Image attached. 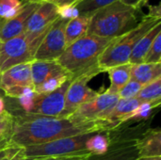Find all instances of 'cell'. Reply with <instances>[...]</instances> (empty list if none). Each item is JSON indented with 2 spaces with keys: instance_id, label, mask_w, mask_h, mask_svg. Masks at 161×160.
Here are the masks:
<instances>
[{
  "instance_id": "6da1fadb",
  "label": "cell",
  "mask_w": 161,
  "mask_h": 160,
  "mask_svg": "<svg viewBox=\"0 0 161 160\" xmlns=\"http://www.w3.org/2000/svg\"><path fill=\"white\" fill-rule=\"evenodd\" d=\"M12 127L6 137L10 146L25 148L76 135L111 129L106 121H78L71 117H45L25 112L9 113Z\"/></svg>"
},
{
  "instance_id": "7a4b0ae2",
  "label": "cell",
  "mask_w": 161,
  "mask_h": 160,
  "mask_svg": "<svg viewBox=\"0 0 161 160\" xmlns=\"http://www.w3.org/2000/svg\"><path fill=\"white\" fill-rule=\"evenodd\" d=\"M141 10L125 5L120 0L92 13L87 34L114 39L133 29L141 22Z\"/></svg>"
},
{
  "instance_id": "3957f363",
  "label": "cell",
  "mask_w": 161,
  "mask_h": 160,
  "mask_svg": "<svg viewBox=\"0 0 161 160\" xmlns=\"http://www.w3.org/2000/svg\"><path fill=\"white\" fill-rule=\"evenodd\" d=\"M112 40L87 34L66 47L57 61L71 74V78L79 76L100 68L99 57Z\"/></svg>"
},
{
  "instance_id": "277c9868",
  "label": "cell",
  "mask_w": 161,
  "mask_h": 160,
  "mask_svg": "<svg viewBox=\"0 0 161 160\" xmlns=\"http://www.w3.org/2000/svg\"><path fill=\"white\" fill-rule=\"evenodd\" d=\"M160 23V19L145 15L130 31L114 38L105 48L98 59V65L105 73L107 69L129 63L130 55L140 41L152 27Z\"/></svg>"
},
{
  "instance_id": "5b68a950",
  "label": "cell",
  "mask_w": 161,
  "mask_h": 160,
  "mask_svg": "<svg viewBox=\"0 0 161 160\" xmlns=\"http://www.w3.org/2000/svg\"><path fill=\"white\" fill-rule=\"evenodd\" d=\"M91 134L92 133L76 135L42 144L27 146L24 148V151L27 159L89 154L86 151V141L90 138Z\"/></svg>"
},
{
  "instance_id": "8992f818",
  "label": "cell",
  "mask_w": 161,
  "mask_h": 160,
  "mask_svg": "<svg viewBox=\"0 0 161 160\" xmlns=\"http://www.w3.org/2000/svg\"><path fill=\"white\" fill-rule=\"evenodd\" d=\"M101 73H104L103 70L101 68H96L79 76L71 78V83L65 96L64 108L59 117H70L79 107L87 102H90L98 95L99 91L91 89L88 86V83Z\"/></svg>"
},
{
  "instance_id": "52a82bcc",
  "label": "cell",
  "mask_w": 161,
  "mask_h": 160,
  "mask_svg": "<svg viewBox=\"0 0 161 160\" xmlns=\"http://www.w3.org/2000/svg\"><path fill=\"white\" fill-rule=\"evenodd\" d=\"M58 18V15L57 12V6L49 2L41 4L39 8L31 14L25 25L24 34L35 52L50 29L51 25Z\"/></svg>"
},
{
  "instance_id": "ba28073f",
  "label": "cell",
  "mask_w": 161,
  "mask_h": 160,
  "mask_svg": "<svg viewBox=\"0 0 161 160\" xmlns=\"http://www.w3.org/2000/svg\"><path fill=\"white\" fill-rule=\"evenodd\" d=\"M36 52L28 43L25 34L8 40L1 44L0 73L12 66L32 62Z\"/></svg>"
},
{
  "instance_id": "9c48e42d",
  "label": "cell",
  "mask_w": 161,
  "mask_h": 160,
  "mask_svg": "<svg viewBox=\"0 0 161 160\" xmlns=\"http://www.w3.org/2000/svg\"><path fill=\"white\" fill-rule=\"evenodd\" d=\"M68 20L58 18L38 47L34 60H57L66 48L65 26Z\"/></svg>"
},
{
  "instance_id": "30bf717a",
  "label": "cell",
  "mask_w": 161,
  "mask_h": 160,
  "mask_svg": "<svg viewBox=\"0 0 161 160\" xmlns=\"http://www.w3.org/2000/svg\"><path fill=\"white\" fill-rule=\"evenodd\" d=\"M71 78L67 80L60 88L49 93H37L32 110L28 114L45 116V117H59L63 111L65 104V96Z\"/></svg>"
},
{
  "instance_id": "8fae6325",
  "label": "cell",
  "mask_w": 161,
  "mask_h": 160,
  "mask_svg": "<svg viewBox=\"0 0 161 160\" xmlns=\"http://www.w3.org/2000/svg\"><path fill=\"white\" fill-rule=\"evenodd\" d=\"M120 100L118 94L107 91L99 92L98 95L79 107L70 117L78 121H100L106 112L110 110Z\"/></svg>"
},
{
  "instance_id": "7c38bea8",
  "label": "cell",
  "mask_w": 161,
  "mask_h": 160,
  "mask_svg": "<svg viewBox=\"0 0 161 160\" xmlns=\"http://www.w3.org/2000/svg\"><path fill=\"white\" fill-rule=\"evenodd\" d=\"M14 88L34 89L31 76V62L12 66L0 73V90L5 92Z\"/></svg>"
},
{
  "instance_id": "4fadbf2b",
  "label": "cell",
  "mask_w": 161,
  "mask_h": 160,
  "mask_svg": "<svg viewBox=\"0 0 161 160\" xmlns=\"http://www.w3.org/2000/svg\"><path fill=\"white\" fill-rule=\"evenodd\" d=\"M39 4L25 2L23 10L16 17L10 20H4L0 18V41L4 42L23 34L29 17L39 8Z\"/></svg>"
},
{
  "instance_id": "5bb4252c",
  "label": "cell",
  "mask_w": 161,
  "mask_h": 160,
  "mask_svg": "<svg viewBox=\"0 0 161 160\" xmlns=\"http://www.w3.org/2000/svg\"><path fill=\"white\" fill-rule=\"evenodd\" d=\"M142 103V102L137 98L120 99L118 103L110 110L106 112L100 120L108 122L112 129L113 127L126 122L131 114L134 112V110Z\"/></svg>"
},
{
  "instance_id": "9a60e30c",
  "label": "cell",
  "mask_w": 161,
  "mask_h": 160,
  "mask_svg": "<svg viewBox=\"0 0 161 160\" xmlns=\"http://www.w3.org/2000/svg\"><path fill=\"white\" fill-rule=\"evenodd\" d=\"M139 157H161L160 128H150L136 142Z\"/></svg>"
},
{
  "instance_id": "2e32d148",
  "label": "cell",
  "mask_w": 161,
  "mask_h": 160,
  "mask_svg": "<svg viewBox=\"0 0 161 160\" xmlns=\"http://www.w3.org/2000/svg\"><path fill=\"white\" fill-rule=\"evenodd\" d=\"M64 74L69 73L57 60H33L31 62V76L34 89L50 77Z\"/></svg>"
},
{
  "instance_id": "e0dca14e",
  "label": "cell",
  "mask_w": 161,
  "mask_h": 160,
  "mask_svg": "<svg viewBox=\"0 0 161 160\" xmlns=\"http://www.w3.org/2000/svg\"><path fill=\"white\" fill-rule=\"evenodd\" d=\"M139 151L136 143L109 145L108 150L104 155H90L84 160H137Z\"/></svg>"
},
{
  "instance_id": "ac0fdd59",
  "label": "cell",
  "mask_w": 161,
  "mask_h": 160,
  "mask_svg": "<svg viewBox=\"0 0 161 160\" xmlns=\"http://www.w3.org/2000/svg\"><path fill=\"white\" fill-rule=\"evenodd\" d=\"M161 33V22L157 24L154 27H152L145 35H143L140 41L135 45L129 58V63L132 65L142 63L144 60V58L149 51L154 40L156 37Z\"/></svg>"
},
{
  "instance_id": "d6986e66",
  "label": "cell",
  "mask_w": 161,
  "mask_h": 160,
  "mask_svg": "<svg viewBox=\"0 0 161 160\" xmlns=\"http://www.w3.org/2000/svg\"><path fill=\"white\" fill-rule=\"evenodd\" d=\"M132 66V64L126 63L107 69L105 73L108 74L110 86L106 91L111 94H118L122 88L131 79Z\"/></svg>"
},
{
  "instance_id": "ffe728a7",
  "label": "cell",
  "mask_w": 161,
  "mask_h": 160,
  "mask_svg": "<svg viewBox=\"0 0 161 160\" xmlns=\"http://www.w3.org/2000/svg\"><path fill=\"white\" fill-rule=\"evenodd\" d=\"M92 14L79 15L75 19L69 20L65 26V44L71 45L78 39L87 35Z\"/></svg>"
},
{
  "instance_id": "44dd1931",
  "label": "cell",
  "mask_w": 161,
  "mask_h": 160,
  "mask_svg": "<svg viewBox=\"0 0 161 160\" xmlns=\"http://www.w3.org/2000/svg\"><path fill=\"white\" fill-rule=\"evenodd\" d=\"M161 77V63H140L132 66L131 79L145 86Z\"/></svg>"
},
{
  "instance_id": "7402d4cb",
  "label": "cell",
  "mask_w": 161,
  "mask_h": 160,
  "mask_svg": "<svg viewBox=\"0 0 161 160\" xmlns=\"http://www.w3.org/2000/svg\"><path fill=\"white\" fill-rule=\"evenodd\" d=\"M109 141L107 131L92 133L86 141V151L93 156L104 155L108 152Z\"/></svg>"
},
{
  "instance_id": "603a6c76",
  "label": "cell",
  "mask_w": 161,
  "mask_h": 160,
  "mask_svg": "<svg viewBox=\"0 0 161 160\" xmlns=\"http://www.w3.org/2000/svg\"><path fill=\"white\" fill-rule=\"evenodd\" d=\"M136 98L142 102L161 103V77L143 86Z\"/></svg>"
},
{
  "instance_id": "cb8c5ba5",
  "label": "cell",
  "mask_w": 161,
  "mask_h": 160,
  "mask_svg": "<svg viewBox=\"0 0 161 160\" xmlns=\"http://www.w3.org/2000/svg\"><path fill=\"white\" fill-rule=\"evenodd\" d=\"M25 2L21 0H0V18L10 20L24 8Z\"/></svg>"
},
{
  "instance_id": "d4e9b609",
  "label": "cell",
  "mask_w": 161,
  "mask_h": 160,
  "mask_svg": "<svg viewBox=\"0 0 161 160\" xmlns=\"http://www.w3.org/2000/svg\"><path fill=\"white\" fill-rule=\"evenodd\" d=\"M70 78H71L70 74H58V75L52 76V77L46 79L45 81H43L39 86H37L34 89V91L37 93H49V92H52V91L58 90V88H60Z\"/></svg>"
},
{
  "instance_id": "484cf974",
  "label": "cell",
  "mask_w": 161,
  "mask_h": 160,
  "mask_svg": "<svg viewBox=\"0 0 161 160\" xmlns=\"http://www.w3.org/2000/svg\"><path fill=\"white\" fill-rule=\"evenodd\" d=\"M117 1L119 0H82L76 4V8L80 15L92 14L96 10Z\"/></svg>"
},
{
  "instance_id": "4316f807",
  "label": "cell",
  "mask_w": 161,
  "mask_h": 160,
  "mask_svg": "<svg viewBox=\"0 0 161 160\" xmlns=\"http://www.w3.org/2000/svg\"><path fill=\"white\" fill-rule=\"evenodd\" d=\"M0 160H27L24 148L6 145L0 148Z\"/></svg>"
},
{
  "instance_id": "83f0119b",
  "label": "cell",
  "mask_w": 161,
  "mask_h": 160,
  "mask_svg": "<svg viewBox=\"0 0 161 160\" xmlns=\"http://www.w3.org/2000/svg\"><path fill=\"white\" fill-rule=\"evenodd\" d=\"M143 62L161 63V33H159L154 40L149 51L144 58Z\"/></svg>"
},
{
  "instance_id": "f1b7e54d",
  "label": "cell",
  "mask_w": 161,
  "mask_h": 160,
  "mask_svg": "<svg viewBox=\"0 0 161 160\" xmlns=\"http://www.w3.org/2000/svg\"><path fill=\"white\" fill-rule=\"evenodd\" d=\"M142 85L139 82L130 79L119 91L118 95L120 99H133L136 98L141 90L142 89Z\"/></svg>"
},
{
  "instance_id": "f546056e",
  "label": "cell",
  "mask_w": 161,
  "mask_h": 160,
  "mask_svg": "<svg viewBox=\"0 0 161 160\" xmlns=\"http://www.w3.org/2000/svg\"><path fill=\"white\" fill-rule=\"evenodd\" d=\"M57 12L59 18L65 20H72L77 18L80 14L76 8V5H62L57 6Z\"/></svg>"
},
{
  "instance_id": "4dcf8cb0",
  "label": "cell",
  "mask_w": 161,
  "mask_h": 160,
  "mask_svg": "<svg viewBox=\"0 0 161 160\" xmlns=\"http://www.w3.org/2000/svg\"><path fill=\"white\" fill-rule=\"evenodd\" d=\"M12 123L13 118L8 111L0 115V139L8 136L12 127Z\"/></svg>"
},
{
  "instance_id": "1f68e13d",
  "label": "cell",
  "mask_w": 161,
  "mask_h": 160,
  "mask_svg": "<svg viewBox=\"0 0 161 160\" xmlns=\"http://www.w3.org/2000/svg\"><path fill=\"white\" fill-rule=\"evenodd\" d=\"M90 154L84 155H75V156H68V157H42V158H33L27 160H84L88 157Z\"/></svg>"
},
{
  "instance_id": "d6a6232c",
  "label": "cell",
  "mask_w": 161,
  "mask_h": 160,
  "mask_svg": "<svg viewBox=\"0 0 161 160\" xmlns=\"http://www.w3.org/2000/svg\"><path fill=\"white\" fill-rule=\"evenodd\" d=\"M122 3H124L126 6H129L135 9L141 10L142 7L148 5L149 0H120Z\"/></svg>"
},
{
  "instance_id": "836d02e7",
  "label": "cell",
  "mask_w": 161,
  "mask_h": 160,
  "mask_svg": "<svg viewBox=\"0 0 161 160\" xmlns=\"http://www.w3.org/2000/svg\"><path fill=\"white\" fill-rule=\"evenodd\" d=\"M148 6V9H149V13L147 14L148 16L154 17V18H158L161 19V8L160 4L156 5V6H151V5H147Z\"/></svg>"
},
{
  "instance_id": "e575fe53",
  "label": "cell",
  "mask_w": 161,
  "mask_h": 160,
  "mask_svg": "<svg viewBox=\"0 0 161 160\" xmlns=\"http://www.w3.org/2000/svg\"><path fill=\"white\" fill-rule=\"evenodd\" d=\"M82 0H48L47 2L54 4L55 6H62V5H76Z\"/></svg>"
},
{
  "instance_id": "d590c367",
  "label": "cell",
  "mask_w": 161,
  "mask_h": 160,
  "mask_svg": "<svg viewBox=\"0 0 161 160\" xmlns=\"http://www.w3.org/2000/svg\"><path fill=\"white\" fill-rule=\"evenodd\" d=\"M5 112H7L6 109V104H5V99L0 96V115L4 114Z\"/></svg>"
},
{
  "instance_id": "8d00e7d4",
  "label": "cell",
  "mask_w": 161,
  "mask_h": 160,
  "mask_svg": "<svg viewBox=\"0 0 161 160\" xmlns=\"http://www.w3.org/2000/svg\"><path fill=\"white\" fill-rule=\"evenodd\" d=\"M24 1H25L27 3H33V4H39V5H41V4H42L44 2H47L48 0H24Z\"/></svg>"
},
{
  "instance_id": "74e56055",
  "label": "cell",
  "mask_w": 161,
  "mask_h": 160,
  "mask_svg": "<svg viewBox=\"0 0 161 160\" xmlns=\"http://www.w3.org/2000/svg\"><path fill=\"white\" fill-rule=\"evenodd\" d=\"M6 145H8V141H7V139H6V138H1V139H0V148L4 147V146H6Z\"/></svg>"
},
{
  "instance_id": "f35d334b",
  "label": "cell",
  "mask_w": 161,
  "mask_h": 160,
  "mask_svg": "<svg viewBox=\"0 0 161 160\" xmlns=\"http://www.w3.org/2000/svg\"><path fill=\"white\" fill-rule=\"evenodd\" d=\"M137 160H161V157H145V158L139 157Z\"/></svg>"
},
{
  "instance_id": "ab89813d",
  "label": "cell",
  "mask_w": 161,
  "mask_h": 160,
  "mask_svg": "<svg viewBox=\"0 0 161 160\" xmlns=\"http://www.w3.org/2000/svg\"><path fill=\"white\" fill-rule=\"evenodd\" d=\"M1 44H2V42L0 41V51H1Z\"/></svg>"
}]
</instances>
